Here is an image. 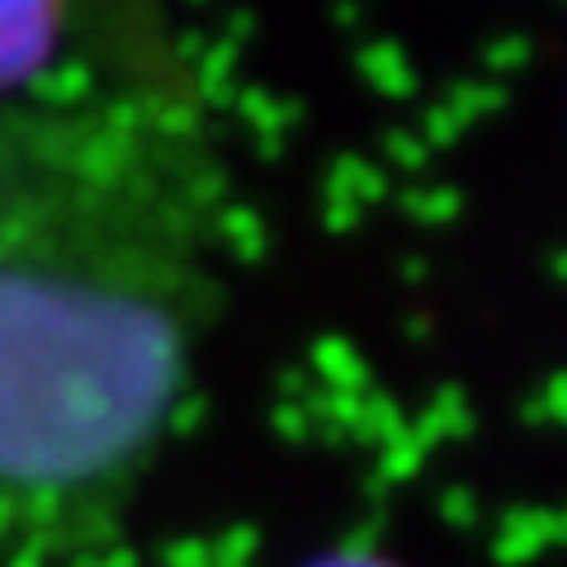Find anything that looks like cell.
<instances>
[{"label":"cell","instance_id":"obj_1","mask_svg":"<svg viewBox=\"0 0 567 567\" xmlns=\"http://www.w3.org/2000/svg\"><path fill=\"white\" fill-rule=\"evenodd\" d=\"M0 208V525L114 520L189 379V237L133 194V142L85 137Z\"/></svg>","mask_w":567,"mask_h":567},{"label":"cell","instance_id":"obj_2","mask_svg":"<svg viewBox=\"0 0 567 567\" xmlns=\"http://www.w3.org/2000/svg\"><path fill=\"white\" fill-rule=\"evenodd\" d=\"M66 0H0V91H14L52 66Z\"/></svg>","mask_w":567,"mask_h":567},{"label":"cell","instance_id":"obj_3","mask_svg":"<svg viewBox=\"0 0 567 567\" xmlns=\"http://www.w3.org/2000/svg\"><path fill=\"white\" fill-rule=\"evenodd\" d=\"M383 189H388V175L379 166L360 162V156H341L327 175V227L331 233H350L360 223L364 204L383 199Z\"/></svg>","mask_w":567,"mask_h":567},{"label":"cell","instance_id":"obj_4","mask_svg":"<svg viewBox=\"0 0 567 567\" xmlns=\"http://www.w3.org/2000/svg\"><path fill=\"white\" fill-rule=\"evenodd\" d=\"M360 76L374 85L379 95H388V100H406L416 91V81H421L412 58H406L393 39H379V43L360 48Z\"/></svg>","mask_w":567,"mask_h":567},{"label":"cell","instance_id":"obj_5","mask_svg":"<svg viewBox=\"0 0 567 567\" xmlns=\"http://www.w3.org/2000/svg\"><path fill=\"white\" fill-rule=\"evenodd\" d=\"M440 104H445V110L464 123V128H473L477 118L506 110V85H496V81H458V85H450Z\"/></svg>","mask_w":567,"mask_h":567},{"label":"cell","instance_id":"obj_6","mask_svg":"<svg viewBox=\"0 0 567 567\" xmlns=\"http://www.w3.org/2000/svg\"><path fill=\"white\" fill-rule=\"evenodd\" d=\"M298 567H412L406 558L388 554V548H379L374 539H346L336 548H322V554L303 558Z\"/></svg>","mask_w":567,"mask_h":567},{"label":"cell","instance_id":"obj_7","mask_svg":"<svg viewBox=\"0 0 567 567\" xmlns=\"http://www.w3.org/2000/svg\"><path fill=\"white\" fill-rule=\"evenodd\" d=\"M218 233L227 241V251L237 260H260L265 256V223L251 208H218Z\"/></svg>","mask_w":567,"mask_h":567},{"label":"cell","instance_id":"obj_8","mask_svg":"<svg viewBox=\"0 0 567 567\" xmlns=\"http://www.w3.org/2000/svg\"><path fill=\"white\" fill-rule=\"evenodd\" d=\"M402 208L412 213L421 227H445V223H454L458 213H464V199H458V189H450V185H425V189L406 194Z\"/></svg>","mask_w":567,"mask_h":567},{"label":"cell","instance_id":"obj_9","mask_svg":"<svg viewBox=\"0 0 567 567\" xmlns=\"http://www.w3.org/2000/svg\"><path fill=\"white\" fill-rule=\"evenodd\" d=\"M529 58H535V48H529L525 33H502V39H492L483 48V71H487V81L506 85L511 76H520L529 66Z\"/></svg>","mask_w":567,"mask_h":567},{"label":"cell","instance_id":"obj_10","mask_svg":"<svg viewBox=\"0 0 567 567\" xmlns=\"http://www.w3.org/2000/svg\"><path fill=\"white\" fill-rule=\"evenodd\" d=\"M241 118L251 123V128L260 133V137H275L284 123H293L298 118V104H284V100H275V95H265V91H246L241 95Z\"/></svg>","mask_w":567,"mask_h":567},{"label":"cell","instance_id":"obj_11","mask_svg":"<svg viewBox=\"0 0 567 567\" xmlns=\"http://www.w3.org/2000/svg\"><path fill=\"white\" fill-rule=\"evenodd\" d=\"M383 152H388V162H393L398 171H421L425 162H431V147L421 142V133H406V128L388 133L383 137Z\"/></svg>","mask_w":567,"mask_h":567},{"label":"cell","instance_id":"obj_12","mask_svg":"<svg viewBox=\"0 0 567 567\" xmlns=\"http://www.w3.org/2000/svg\"><path fill=\"white\" fill-rule=\"evenodd\" d=\"M464 133L468 128L445 110V104H431V110L421 114V142H425V147H454Z\"/></svg>","mask_w":567,"mask_h":567},{"label":"cell","instance_id":"obj_13","mask_svg":"<svg viewBox=\"0 0 567 567\" xmlns=\"http://www.w3.org/2000/svg\"><path fill=\"white\" fill-rule=\"evenodd\" d=\"M548 275H554L558 284H567V246H558V251H548Z\"/></svg>","mask_w":567,"mask_h":567}]
</instances>
